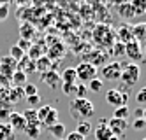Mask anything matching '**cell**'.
<instances>
[{
  "mask_svg": "<svg viewBox=\"0 0 146 140\" xmlns=\"http://www.w3.org/2000/svg\"><path fill=\"white\" fill-rule=\"evenodd\" d=\"M23 131L28 138H39L40 137V124H27V128Z\"/></svg>",
  "mask_w": 146,
  "mask_h": 140,
  "instance_id": "4dcf8cb0",
  "label": "cell"
},
{
  "mask_svg": "<svg viewBox=\"0 0 146 140\" xmlns=\"http://www.w3.org/2000/svg\"><path fill=\"white\" fill-rule=\"evenodd\" d=\"M48 131H49L51 135H53V137H55L56 140H60L62 137L65 135V124L58 121L56 124H53V126H49V128H48Z\"/></svg>",
  "mask_w": 146,
  "mask_h": 140,
  "instance_id": "cb8c5ba5",
  "label": "cell"
},
{
  "mask_svg": "<svg viewBox=\"0 0 146 140\" xmlns=\"http://www.w3.org/2000/svg\"><path fill=\"white\" fill-rule=\"evenodd\" d=\"M7 124L13 128V131H23L27 128V121L23 119V116L19 112H11L7 117Z\"/></svg>",
  "mask_w": 146,
  "mask_h": 140,
  "instance_id": "8fae6325",
  "label": "cell"
},
{
  "mask_svg": "<svg viewBox=\"0 0 146 140\" xmlns=\"http://www.w3.org/2000/svg\"><path fill=\"white\" fill-rule=\"evenodd\" d=\"M125 56L132 60V63L137 65V61H143V44L135 42L134 39L125 44Z\"/></svg>",
  "mask_w": 146,
  "mask_h": 140,
  "instance_id": "52a82bcc",
  "label": "cell"
},
{
  "mask_svg": "<svg viewBox=\"0 0 146 140\" xmlns=\"http://www.w3.org/2000/svg\"><path fill=\"white\" fill-rule=\"evenodd\" d=\"M30 28H32V26H30V25H23L21 26V39H25V40H30V39H32V35H34V30H30Z\"/></svg>",
  "mask_w": 146,
  "mask_h": 140,
  "instance_id": "74e56055",
  "label": "cell"
},
{
  "mask_svg": "<svg viewBox=\"0 0 146 140\" xmlns=\"http://www.w3.org/2000/svg\"><path fill=\"white\" fill-rule=\"evenodd\" d=\"M5 96H7V89L0 88V102H2V100H5Z\"/></svg>",
  "mask_w": 146,
  "mask_h": 140,
  "instance_id": "bcb514c9",
  "label": "cell"
},
{
  "mask_svg": "<svg viewBox=\"0 0 146 140\" xmlns=\"http://www.w3.org/2000/svg\"><path fill=\"white\" fill-rule=\"evenodd\" d=\"M106 126L111 130V133H113L114 137H118V138H120V137H123L125 131H127L129 123H127V121H123V119H114V117H111Z\"/></svg>",
  "mask_w": 146,
  "mask_h": 140,
  "instance_id": "30bf717a",
  "label": "cell"
},
{
  "mask_svg": "<svg viewBox=\"0 0 146 140\" xmlns=\"http://www.w3.org/2000/svg\"><path fill=\"white\" fill-rule=\"evenodd\" d=\"M18 70H21L23 74H34L35 72V61L34 60H30L28 56H23L21 60L18 61Z\"/></svg>",
  "mask_w": 146,
  "mask_h": 140,
  "instance_id": "5bb4252c",
  "label": "cell"
},
{
  "mask_svg": "<svg viewBox=\"0 0 146 140\" xmlns=\"http://www.w3.org/2000/svg\"><path fill=\"white\" fill-rule=\"evenodd\" d=\"M27 53H28L27 56H28L30 60H34V61H35L37 58H40V56H44V49L40 47L39 44H32V46H30V49H28Z\"/></svg>",
  "mask_w": 146,
  "mask_h": 140,
  "instance_id": "f1b7e54d",
  "label": "cell"
},
{
  "mask_svg": "<svg viewBox=\"0 0 146 140\" xmlns=\"http://www.w3.org/2000/svg\"><path fill=\"white\" fill-rule=\"evenodd\" d=\"M121 63L120 61H111L108 65H104L99 72L102 75L104 81H120V74H121Z\"/></svg>",
  "mask_w": 146,
  "mask_h": 140,
  "instance_id": "8992f818",
  "label": "cell"
},
{
  "mask_svg": "<svg viewBox=\"0 0 146 140\" xmlns=\"http://www.w3.org/2000/svg\"><path fill=\"white\" fill-rule=\"evenodd\" d=\"M129 116H130V110H129L127 105L116 107V109H114V112H113V117H114V119H123V121H127Z\"/></svg>",
  "mask_w": 146,
  "mask_h": 140,
  "instance_id": "f546056e",
  "label": "cell"
},
{
  "mask_svg": "<svg viewBox=\"0 0 146 140\" xmlns=\"http://www.w3.org/2000/svg\"><path fill=\"white\" fill-rule=\"evenodd\" d=\"M130 32H132V39L135 42H139V44H143L144 37H146V23H135V25H132Z\"/></svg>",
  "mask_w": 146,
  "mask_h": 140,
  "instance_id": "4fadbf2b",
  "label": "cell"
},
{
  "mask_svg": "<svg viewBox=\"0 0 146 140\" xmlns=\"http://www.w3.org/2000/svg\"><path fill=\"white\" fill-rule=\"evenodd\" d=\"M23 95H25V98L27 96H34V95H39V91H37V86L34 84V82H27L25 86H23Z\"/></svg>",
  "mask_w": 146,
  "mask_h": 140,
  "instance_id": "d590c367",
  "label": "cell"
},
{
  "mask_svg": "<svg viewBox=\"0 0 146 140\" xmlns=\"http://www.w3.org/2000/svg\"><path fill=\"white\" fill-rule=\"evenodd\" d=\"M46 56L49 60H60V58H64V46H62V44H55V47H51Z\"/></svg>",
  "mask_w": 146,
  "mask_h": 140,
  "instance_id": "4316f807",
  "label": "cell"
},
{
  "mask_svg": "<svg viewBox=\"0 0 146 140\" xmlns=\"http://www.w3.org/2000/svg\"><path fill=\"white\" fill-rule=\"evenodd\" d=\"M113 2L116 4V5H121V4H129L130 0H113Z\"/></svg>",
  "mask_w": 146,
  "mask_h": 140,
  "instance_id": "7dc6e473",
  "label": "cell"
},
{
  "mask_svg": "<svg viewBox=\"0 0 146 140\" xmlns=\"http://www.w3.org/2000/svg\"><path fill=\"white\" fill-rule=\"evenodd\" d=\"M130 9L134 11V16H143L146 11V0H130Z\"/></svg>",
  "mask_w": 146,
  "mask_h": 140,
  "instance_id": "603a6c76",
  "label": "cell"
},
{
  "mask_svg": "<svg viewBox=\"0 0 146 140\" xmlns=\"http://www.w3.org/2000/svg\"><path fill=\"white\" fill-rule=\"evenodd\" d=\"M9 56H11L14 61H19L23 56H27V53H25V51H21V49H19V47L14 44V46H11V49H9Z\"/></svg>",
  "mask_w": 146,
  "mask_h": 140,
  "instance_id": "836d02e7",
  "label": "cell"
},
{
  "mask_svg": "<svg viewBox=\"0 0 146 140\" xmlns=\"http://www.w3.org/2000/svg\"><path fill=\"white\" fill-rule=\"evenodd\" d=\"M135 100H137V103H144L146 102V88L139 89L137 95H135Z\"/></svg>",
  "mask_w": 146,
  "mask_h": 140,
  "instance_id": "7bdbcfd3",
  "label": "cell"
},
{
  "mask_svg": "<svg viewBox=\"0 0 146 140\" xmlns=\"http://www.w3.org/2000/svg\"><path fill=\"white\" fill-rule=\"evenodd\" d=\"M106 102L109 105H113L114 109H116V107H123V105H127V102H129V95L113 88V89L106 91Z\"/></svg>",
  "mask_w": 146,
  "mask_h": 140,
  "instance_id": "ba28073f",
  "label": "cell"
},
{
  "mask_svg": "<svg viewBox=\"0 0 146 140\" xmlns=\"http://www.w3.org/2000/svg\"><path fill=\"white\" fill-rule=\"evenodd\" d=\"M27 103H28V109H39L40 105H42V98H40V95H34V96H27Z\"/></svg>",
  "mask_w": 146,
  "mask_h": 140,
  "instance_id": "d6a6232c",
  "label": "cell"
},
{
  "mask_svg": "<svg viewBox=\"0 0 146 140\" xmlns=\"http://www.w3.org/2000/svg\"><path fill=\"white\" fill-rule=\"evenodd\" d=\"M69 112L78 121H86L95 114V105L88 98H70L69 102Z\"/></svg>",
  "mask_w": 146,
  "mask_h": 140,
  "instance_id": "6da1fadb",
  "label": "cell"
},
{
  "mask_svg": "<svg viewBox=\"0 0 146 140\" xmlns=\"http://www.w3.org/2000/svg\"><path fill=\"white\" fill-rule=\"evenodd\" d=\"M28 82V75L23 74L21 70H16L13 75H11V88H23V86Z\"/></svg>",
  "mask_w": 146,
  "mask_h": 140,
  "instance_id": "e0dca14e",
  "label": "cell"
},
{
  "mask_svg": "<svg viewBox=\"0 0 146 140\" xmlns=\"http://www.w3.org/2000/svg\"><path fill=\"white\" fill-rule=\"evenodd\" d=\"M11 112H14V105H11L7 100L0 102V119H2V123H4V119H7V117H9V114H11Z\"/></svg>",
  "mask_w": 146,
  "mask_h": 140,
  "instance_id": "d4e9b609",
  "label": "cell"
},
{
  "mask_svg": "<svg viewBox=\"0 0 146 140\" xmlns=\"http://www.w3.org/2000/svg\"><path fill=\"white\" fill-rule=\"evenodd\" d=\"M116 11H118V16L123 19V21H129L134 18V11L130 9V4H121V5H116Z\"/></svg>",
  "mask_w": 146,
  "mask_h": 140,
  "instance_id": "44dd1931",
  "label": "cell"
},
{
  "mask_svg": "<svg viewBox=\"0 0 146 140\" xmlns=\"http://www.w3.org/2000/svg\"><path fill=\"white\" fill-rule=\"evenodd\" d=\"M86 84H76V91H74V98H86Z\"/></svg>",
  "mask_w": 146,
  "mask_h": 140,
  "instance_id": "8d00e7d4",
  "label": "cell"
},
{
  "mask_svg": "<svg viewBox=\"0 0 146 140\" xmlns=\"http://www.w3.org/2000/svg\"><path fill=\"white\" fill-rule=\"evenodd\" d=\"M109 140H120V138H118V137H114V135H113V137H111Z\"/></svg>",
  "mask_w": 146,
  "mask_h": 140,
  "instance_id": "c3c4849f",
  "label": "cell"
},
{
  "mask_svg": "<svg viewBox=\"0 0 146 140\" xmlns=\"http://www.w3.org/2000/svg\"><path fill=\"white\" fill-rule=\"evenodd\" d=\"M76 133H79L81 137H88L92 131H93V124L90 123V121H79L78 124H76V130H74Z\"/></svg>",
  "mask_w": 146,
  "mask_h": 140,
  "instance_id": "d6986e66",
  "label": "cell"
},
{
  "mask_svg": "<svg viewBox=\"0 0 146 140\" xmlns=\"http://www.w3.org/2000/svg\"><path fill=\"white\" fill-rule=\"evenodd\" d=\"M14 131L7 123H0V140H13Z\"/></svg>",
  "mask_w": 146,
  "mask_h": 140,
  "instance_id": "484cf974",
  "label": "cell"
},
{
  "mask_svg": "<svg viewBox=\"0 0 146 140\" xmlns=\"http://www.w3.org/2000/svg\"><path fill=\"white\" fill-rule=\"evenodd\" d=\"M102 88H104V82H102L99 77L92 79V81L86 84V89H88V91H92V93H100V91H102Z\"/></svg>",
  "mask_w": 146,
  "mask_h": 140,
  "instance_id": "1f68e13d",
  "label": "cell"
},
{
  "mask_svg": "<svg viewBox=\"0 0 146 140\" xmlns=\"http://www.w3.org/2000/svg\"><path fill=\"white\" fill-rule=\"evenodd\" d=\"M93 39L99 46L102 47H111L114 42H116V35H114V30L108 25H99L93 32Z\"/></svg>",
  "mask_w": 146,
  "mask_h": 140,
  "instance_id": "7a4b0ae2",
  "label": "cell"
},
{
  "mask_svg": "<svg viewBox=\"0 0 146 140\" xmlns=\"http://www.w3.org/2000/svg\"><path fill=\"white\" fill-rule=\"evenodd\" d=\"M65 140H86V138H85V137H81V135L76 133V131H70V133H67Z\"/></svg>",
  "mask_w": 146,
  "mask_h": 140,
  "instance_id": "ee69618b",
  "label": "cell"
},
{
  "mask_svg": "<svg viewBox=\"0 0 146 140\" xmlns=\"http://www.w3.org/2000/svg\"><path fill=\"white\" fill-rule=\"evenodd\" d=\"M60 81L64 82V84H74V82L78 81V77H76V70L72 68V67L65 68L64 72L60 74Z\"/></svg>",
  "mask_w": 146,
  "mask_h": 140,
  "instance_id": "ffe728a7",
  "label": "cell"
},
{
  "mask_svg": "<svg viewBox=\"0 0 146 140\" xmlns=\"http://www.w3.org/2000/svg\"><path fill=\"white\" fill-rule=\"evenodd\" d=\"M111 53H113V56H125V44H121V42H114V44L111 46Z\"/></svg>",
  "mask_w": 146,
  "mask_h": 140,
  "instance_id": "e575fe53",
  "label": "cell"
},
{
  "mask_svg": "<svg viewBox=\"0 0 146 140\" xmlns=\"http://www.w3.org/2000/svg\"><path fill=\"white\" fill-rule=\"evenodd\" d=\"M62 88H64V93L67 96H72L74 98V91H76V84H62Z\"/></svg>",
  "mask_w": 146,
  "mask_h": 140,
  "instance_id": "f35d334b",
  "label": "cell"
},
{
  "mask_svg": "<svg viewBox=\"0 0 146 140\" xmlns=\"http://www.w3.org/2000/svg\"><path fill=\"white\" fill-rule=\"evenodd\" d=\"M144 126H146V121H144V119H134V121H132V128H134L135 131L144 130Z\"/></svg>",
  "mask_w": 146,
  "mask_h": 140,
  "instance_id": "60d3db41",
  "label": "cell"
},
{
  "mask_svg": "<svg viewBox=\"0 0 146 140\" xmlns=\"http://www.w3.org/2000/svg\"><path fill=\"white\" fill-rule=\"evenodd\" d=\"M60 140H64V138H60Z\"/></svg>",
  "mask_w": 146,
  "mask_h": 140,
  "instance_id": "681fc988",
  "label": "cell"
},
{
  "mask_svg": "<svg viewBox=\"0 0 146 140\" xmlns=\"http://www.w3.org/2000/svg\"><path fill=\"white\" fill-rule=\"evenodd\" d=\"M141 79V68L135 63H129L127 67H121V74H120V81L127 86V88H132L134 84H137Z\"/></svg>",
  "mask_w": 146,
  "mask_h": 140,
  "instance_id": "277c9868",
  "label": "cell"
},
{
  "mask_svg": "<svg viewBox=\"0 0 146 140\" xmlns=\"http://www.w3.org/2000/svg\"><path fill=\"white\" fill-rule=\"evenodd\" d=\"M40 81H42L46 86H49V88H56V86L62 82L60 81V74L56 70H48L44 74H40Z\"/></svg>",
  "mask_w": 146,
  "mask_h": 140,
  "instance_id": "7c38bea8",
  "label": "cell"
},
{
  "mask_svg": "<svg viewBox=\"0 0 146 140\" xmlns=\"http://www.w3.org/2000/svg\"><path fill=\"white\" fill-rule=\"evenodd\" d=\"M23 119L27 121V124H39V119H37V110L35 109H27L23 110Z\"/></svg>",
  "mask_w": 146,
  "mask_h": 140,
  "instance_id": "83f0119b",
  "label": "cell"
},
{
  "mask_svg": "<svg viewBox=\"0 0 146 140\" xmlns=\"http://www.w3.org/2000/svg\"><path fill=\"white\" fill-rule=\"evenodd\" d=\"M25 98V95H23V89L21 88H9L7 89V96H5V100L11 103V105H14V103H18L19 100H23Z\"/></svg>",
  "mask_w": 146,
  "mask_h": 140,
  "instance_id": "9a60e30c",
  "label": "cell"
},
{
  "mask_svg": "<svg viewBox=\"0 0 146 140\" xmlns=\"http://www.w3.org/2000/svg\"><path fill=\"white\" fill-rule=\"evenodd\" d=\"M37 119H39L40 126L49 128L58 123V110L51 105H40L37 109Z\"/></svg>",
  "mask_w": 146,
  "mask_h": 140,
  "instance_id": "3957f363",
  "label": "cell"
},
{
  "mask_svg": "<svg viewBox=\"0 0 146 140\" xmlns=\"http://www.w3.org/2000/svg\"><path fill=\"white\" fill-rule=\"evenodd\" d=\"M134 116H135V119H144V109L143 107H137L134 110Z\"/></svg>",
  "mask_w": 146,
  "mask_h": 140,
  "instance_id": "f6af8a7d",
  "label": "cell"
},
{
  "mask_svg": "<svg viewBox=\"0 0 146 140\" xmlns=\"http://www.w3.org/2000/svg\"><path fill=\"white\" fill-rule=\"evenodd\" d=\"M16 46L19 47V49H21V51H28L30 49V46H32V42H30V40H25V39H19L18 42H16Z\"/></svg>",
  "mask_w": 146,
  "mask_h": 140,
  "instance_id": "ab89813d",
  "label": "cell"
},
{
  "mask_svg": "<svg viewBox=\"0 0 146 140\" xmlns=\"http://www.w3.org/2000/svg\"><path fill=\"white\" fill-rule=\"evenodd\" d=\"M16 70H18V61H14L11 56H2V60H0V75L11 79V75Z\"/></svg>",
  "mask_w": 146,
  "mask_h": 140,
  "instance_id": "9c48e42d",
  "label": "cell"
},
{
  "mask_svg": "<svg viewBox=\"0 0 146 140\" xmlns=\"http://www.w3.org/2000/svg\"><path fill=\"white\" fill-rule=\"evenodd\" d=\"M114 35H116V40L121 42V44H127L129 40H132V32H130L129 25H121L118 28V32H114Z\"/></svg>",
  "mask_w": 146,
  "mask_h": 140,
  "instance_id": "2e32d148",
  "label": "cell"
},
{
  "mask_svg": "<svg viewBox=\"0 0 146 140\" xmlns=\"http://www.w3.org/2000/svg\"><path fill=\"white\" fill-rule=\"evenodd\" d=\"M9 11H11V9H9V5H0V23L9 18Z\"/></svg>",
  "mask_w": 146,
  "mask_h": 140,
  "instance_id": "b9f144b4",
  "label": "cell"
},
{
  "mask_svg": "<svg viewBox=\"0 0 146 140\" xmlns=\"http://www.w3.org/2000/svg\"><path fill=\"white\" fill-rule=\"evenodd\" d=\"M48 70H51V60H49L46 55L40 56V58H37V60H35V72L44 74V72H48Z\"/></svg>",
  "mask_w": 146,
  "mask_h": 140,
  "instance_id": "ac0fdd59",
  "label": "cell"
},
{
  "mask_svg": "<svg viewBox=\"0 0 146 140\" xmlns=\"http://www.w3.org/2000/svg\"><path fill=\"white\" fill-rule=\"evenodd\" d=\"M74 70H76V77H78L81 82H90L92 79H95L97 74H99L97 67H93L90 61H83V63H79V65H78Z\"/></svg>",
  "mask_w": 146,
  "mask_h": 140,
  "instance_id": "5b68a950",
  "label": "cell"
},
{
  "mask_svg": "<svg viewBox=\"0 0 146 140\" xmlns=\"http://www.w3.org/2000/svg\"><path fill=\"white\" fill-rule=\"evenodd\" d=\"M93 135H95V140H109L111 137H113V133H111V130L108 126H97L95 130H93Z\"/></svg>",
  "mask_w": 146,
  "mask_h": 140,
  "instance_id": "7402d4cb",
  "label": "cell"
}]
</instances>
